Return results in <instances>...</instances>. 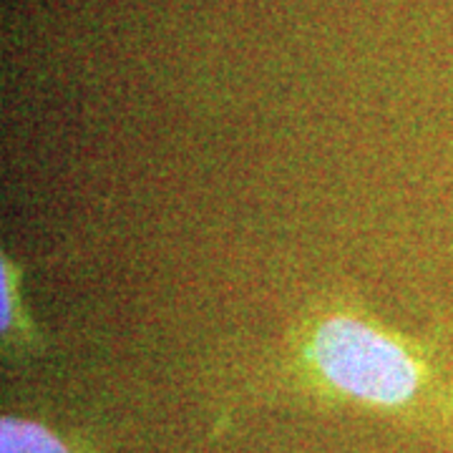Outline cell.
Returning <instances> with one entry per match:
<instances>
[{
    "mask_svg": "<svg viewBox=\"0 0 453 453\" xmlns=\"http://www.w3.org/2000/svg\"><path fill=\"white\" fill-rule=\"evenodd\" d=\"M242 393L428 428L443 416L426 348L350 295H323L300 310L275 348L250 365Z\"/></svg>",
    "mask_w": 453,
    "mask_h": 453,
    "instance_id": "obj_1",
    "label": "cell"
},
{
    "mask_svg": "<svg viewBox=\"0 0 453 453\" xmlns=\"http://www.w3.org/2000/svg\"><path fill=\"white\" fill-rule=\"evenodd\" d=\"M0 348L8 363L46 350V338L23 303V267L8 252L0 255Z\"/></svg>",
    "mask_w": 453,
    "mask_h": 453,
    "instance_id": "obj_2",
    "label": "cell"
},
{
    "mask_svg": "<svg viewBox=\"0 0 453 453\" xmlns=\"http://www.w3.org/2000/svg\"><path fill=\"white\" fill-rule=\"evenodd\" d=\"M0 453H98L88 438L35 416L3 413L0 418Z\"/></svg>",
    "mask_w": 453,
    "mask_h": 453,
    "instance_id": "obj_3",
    "label": "cell"
}]
</instances>
